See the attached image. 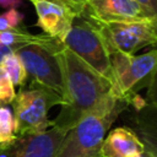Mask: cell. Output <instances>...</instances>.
I'll return each mask as SVG.
<instances>
[{
  "label": "cell",
  "mask_w": 157,
  "mask_h": 157,
  "mask_svg": "<svg viewBox=\"0 0 157 157\" xmlns=\"http://www.w3.org/2000/svg\"><path fill=\"white\" fill-rule=\"evenodd\" d=\"M58 58L63 75L64 97L61 109L50 125L67 132L110 93L112 83L63 43L58 50Z\"/></svg>",
  "instance_id": "obj_1"
},
{
  "label": "cell",
  "mask_w": 157,
  "mask_h": 157,
  "mask_svg": "<svg viewBox=\"0 0 157 157\" xmlns=\"http://www.w3.org/2000/svg\"><path fill=\"white\" fill-rule=\"evenodd\" d=\"M128 105L110 92L66 132L54 157H101L99 147L105 132Z\"/></svg>",
  "instance_id": "obj_2"
},
{
  "label": "cell",
  "mask_w": 157,
  "mask_h": 157,
  "mask_svg": "<svg viewBox=\"0 0 157 157\" xmlns=\"http://www.w3.org/2000/svg\"><path fill=\"white\" fill-rule=\"evenodd\" d=\"M112 67L110 92L120 101L131 104L137 92L153 86L157 64L155 49L141 55H128L118 52L109 53Z\"/></svg>",
  "instance_id": "obj_3"
},
{
  "label": "cell",
  "mask_w": 157,
  "mask_h": 157,
  "mask_svg": "<svg viewBox=\"0 0 157 157\" xmlns=\"http://www.w3.org/2000/svg\"><path fill=\"white\" fill-rule=\"evenodd\" d=\"M60 45L59 39L45 34L42 42L21 47L15 50V54L21 59L27 78L31 80L29 87H43L63 99L64 83L58 58Z\"/></svg>",
  "instance_id": "obj_4"
},
{
  "label": "cell",
  "mask_w": 157,
  "mask_h": 157,
  "mask_svg": "<svg viewBox=\"0 0 157 157\" xmlns=\"http://www.w3.org/2000/svg\"><path fill=\"white\" fill-rule=\"evenodd\" d=\"M61 102L63 99L58 94L43 87L21 88L11 102L15 135H37L48 130L52 126L48 112Z\"/></svg>",
  "instance_id": "obj_5"
},
{
  "label": "cell",
  "mask_w": 157,
  "mask_h": 157,
  "mask_svg": "<svg viewBox=\"0 0 157 157\" xmlns=\"http://www.w3.org/2000/svg\"><path fill=\"white\" fill-rule=\"evenodd\" d=\"M61 43L112 83L109 54L94 21L80 12Z\"/></svg>",
  "instance_id": "obj_6"
},
{
  "label": "cell",
  "mask_w": 157,
  "mask_h": 157,
  "mask_svg": "<svg viewBox=\"0 0 157 157\" xmlns=\"http://www.w3.org/2000/svg\"><path fill=\"white\" fill-rule=\"evenodd\" d=\"M108 54L118 52L135 55L137 50L157 42V20L97 23Z\"/></svg>",
  "instance_id": "obj_7"
},
{
  "label": "cell",
  "mask_w": 157,
  "mask_h": 157,
  "mask_svg": "<svg viewBox=\"0 0 157 157\" xmlns=\"http://www.w3.org/2000/svg\"><path fill=\"white\" fill-rule=\"evenodd\" d=\"M81 12L96 23L157 20L135 0H85Z\"/></svg>",
  "instance_id": "obj_8"
},
{
  "label": "cell",
  "mask_w": 157,
  "mask_h": 157,
  "mask_svg": "<svg viewBox=\"0 0 157 157\" xmlns=\"http://www.w3.org/2000/svg\"><path fill=\"white\" fill-rule=\"evenodd\" d=\"M37 13V26L43 32L63 42L75 17L80 13L72 6L59 0H29Z\"/></svg>",
  "instance_id": "obj_9"
},
{
  "label": "cell",
  "mask_w": 157,
  "mask_h": 157,
  "mask_svg": "<svg viewBox=\"0 0 157 157\" xmlns=\"http://www.w3.org/2000/svg\"><path fill=\"white\" fill-rule=\"evenodd\" d=\"M66 131L50 126L37 135L16 136L9 144V157H54Z\"/></svg>",
  "instance_id": "obj_10"
},
{
  "label": "cell",
  "mask_w": 157,
  "mask_h": 157,
  "mask_svg": "<svg viewBox=\"0 0 157 157\" xmlns=\"http://www.w3.org/2000/svg\"><path fill=\"white\" fill-rule=\"evenodd\" d=\"M146 148L144 141L135 131L126 126L112 130L99 147L101 157H130Z\"/></svg>",
  "instance_id": "obj_11"
},
{
  "label": "cell",
  "mask_w": 157,
  "mask_h": 157,
  "mask_svg": "<svg viewBox=\"0 0 157 157\" xmlns=\"http://www.w3.org/2000/svg\"><path fill=\"white\" fill-rule=\"evenodd\" d=\"M44 38H45V34H39V36L32 34L27 31L25 26L0 32V44L11 47L13 50L21 47H25L27 44L42 42Z\"/></svg>",
  "instance_id": "obj_12"
},
{
  "label": "cell",
  "mask_w": 157,
  "mask_h": 157,
  "mask_svg": "<svg viewBox=\"0 0 157 157\" xmlns=\"http://www.w3.org/2000/svg\"><path fill=\"white\" fill-rule=\"evenodd\" d=\"M5 72L7 74V76L10 77L11 82L13 86H20V87H23L27 82V72H26V69L21 61V59L15 54L12 53L11 55L6 56L1 65H0Z\"/></svg>",
  "instance_id": "obj_13"
},
{
  "label": "cell",
  "mask_w": 157,
  "mask_h": 157,
  "mask_svg": "<svg viewBox=\"0 0 157 157\" xmlns=\"http://www.w3.org/2000/svg\"><path fill=\"white\" fill-rule=\"evenodd\" d=\"M15 139L12 112L7 107H0V144H10Z\"/></svg>",
  "instance_id": "obj_14"
},
{
  "label": "cell",
  "mask_w": 157,
  "mask_h": 157,
  "mask_svg": "<svg viewBox=\"0 0 157 157\" xmlns=\"http://www.w3.org/2000/svg\"><path fill=\"white\" fill-rule=\"evenodd\" d=\"M23 26V13L16 9H10L0 13V32Z\"/></svg>",
  "instance_id": "obj_15"
},
{
  "label": "cell",
  "mask_w": 157,
  "mask_h": 157,
  "mask_svg": "<svg viewBox=\"0 0 157 157\" xmlns=\"http://www.w3.org/2000/svg\"><path fill=\"white\" fill-rule=\"evenodd\" d=\"M16 96L13 85L5 72V70L0 66V104H10Z\"/></svg>",
  "instance_id": "obj_16"
},
{
  "label": "cell",
  "mask_w": 157,
  "mask_h": 157,
  "mask_svg": "<svg viewBox=\"0 0 157 157\" xmlns=\"http://www.w3.org/2000/svg\"><path fill=\"white\" fill-rule=\"evenodd\" d=\"M137 1L148 13L157 16V0H135Z\"/></svg>",
  "instance_id": "obj_17"
},
{
  "label": "cell",
  "mask_w": 157,
  "mask_h": 157,
  "mask_svg": "<svg viewBox=\"0 0 157 157\" xmlns=\"http://www.w3.org/2000/svg\"><path fill=\"white\" fill-rule=\"evenodd\" d=\"M22 5V0H0V7L10 10V9H16Z\"/></svg>",
  "instance_id": "obj_18"
},
{
  "label": "cell",
  "mask_w": 157,
  "mask_h": 157,
  "mask_svg": "<svg viewBox=\"0 0 157 157\" xmlns=\"http://www.w3.org/2000/svg\"><path fill=\"white\" fill-rule=\"evenodd\" d=\"M12 53H15V50H13L11 47H7V45H4V44H0V65H1L2 60H4L6 56L11 55Z\"/></svg>",
  "instance_id": "obj_19"
},
{
  "label": "cell",
  "mask_w": 157,
  "mask_h": 157,
  "mask_svg": "<svg viewBox=\"0 0 157 157\" xmlns=\"http://www.w3.org/2000/svg\"><path fill=\"white\" fill-rule=\"evenodd\" d=\"M130 157H157V155H156V152H153V151H151L148 148H145L142 152L135 153V155H132Z\"/></svg>",
  "instance_id": "obj_20"
},
{
  "label": "cell",
  "mask_w": 157,
  "mask_h": 157,
  "mask_svg": "<svg viewBox=\"0 0 157 157\" xmlns=\"http://www.w3.org/2000/svg\"><path fill=\"white\" fill-rule=\"evenodd\" d=\"M59 1H64V2H66V4H69L70 6H72L75 10H77L78 12H81V9L77 6V4L75 2V0H59Z\"/></svg>",
  "instance_id": "obj_21"
},
{
  "label": "cell",
  "mask_w": 157,
  "mask_h": 157,
  "mask_svg": "<svg viewBox=\"0 0 157 157\" xmlns=\"http://www.w3.org/2000/svg\"><path fill=\"white\" fill-rule=\"evenodd\" d=\"M83 1H85V0H75V2L77 4V6H78L81 10H82V4H83Z\"/></svg>",
  "instance_id": "obj_22"
}]
</instances>
